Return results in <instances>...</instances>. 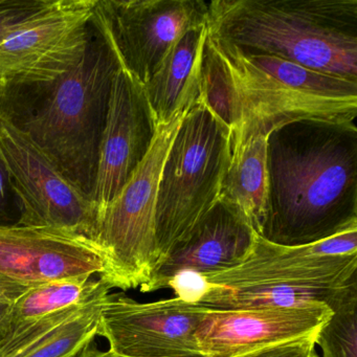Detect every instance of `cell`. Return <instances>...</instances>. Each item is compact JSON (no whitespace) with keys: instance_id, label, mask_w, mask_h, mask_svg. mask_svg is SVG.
<instances>
[{"instance_id":"cell-26","label":"cell","mask_w":357,"mask_h":357,"mask_svg":"<svg viewBox=\"0 0 357 357\" xmlns=\"http://www.w3.org/2000/svg\"><path fill=\"white\" fill-rule=\"evenodd\" d=\"M30 288L31 286L14 281L0 273V300L15 302Z\"/></svg>"},{"instance_id":"cell-5","label":"cell","mask_w":357,"mask_h":357,"mask_svg":"<svg viewBox=\"0 0 357 357\" xmlns=\"http://www.w3.org/2000/svg\"><path fill=\"white\" fill-rule=\"evenodd\" d=\"M229 160V131L196 100L175 135L160 175L155 271L219 202Z\"/></svg>"},{"instance_id":"cell-13","label":"cell","mask_w":357,"mask_h":357,"mask_svg":"<svg viewBox=\"0 0 357 357\" xmlns=\"http://www.w3.org/2000/svg\"><path fill=\"white\" fill-rule=\"evenodd\" d=\"M97 0H49L0 43V82L49 70L89 40Z\"/></svg>"},{"instance_id":"cell-16","label":"cell","mask_w":357,"mask_h":357,"mask_svg":"<svg viewBox=\"0 0 357 357\" xmlns=\"http://www.w3.org/2000/svg\"><path fill=\"white\" fill-rule=\"evenodd\" d=\"M269 135L252 130L229 139V164L219 196V202L239 215L258 235L264 223L268 200Z\"/></svg>"},{"instance_id":"cell-11","label":"cell","mask_w":357,"mask_h":357,"mask_svg":"<svg viewBox=\"0 0 357 357\" xmlns=\"http://www.w3.org/2000/svg\"><path fill=\"white\" fill-rule=\"evenodd\" d=\"M155 130L143 85L121 66L112 80L91 197L98 225L108 204L145 158Z\"/></svg>"},{"instance_id":"cell-3","label":"cell","mask_w":357,"mask_h":357,"mask_svg":"<svg viewBox=\"0 0 357 357\" xmlns=\"http://www.w3.org/2000/svg\"><path fill=\"white\" fill-rule=\"evenodd\" d=\"M211 38L357 82V0H215Z\"/></svg>"},{"instance_id":"cell-22","label":"cell","mask_w":357,"mask_h":357,"mask_svg":"<svg viewBox=\"0 0 357 357\" xmlns=\"http://www.w3.org/2000/svg\"><path fill=\"white\" fill-rule=\"evenodd\" d=\"M315 344L321 357H357V298L334 309Z\"/></svg>"},{"instance_id":"cell-7","label":"cell","mask_w":357,"mask_h":357,"mask_svg":"<svg viewBox=\"0 0 357 357\" xmlns=\"http://www.w3.org/2000/svg\"><path fill=\"white\" fill-rule=\"evenodd\" d=\"M0 151L20 208L16 225L66 229L96 243L98 214L91 197L1 116Z\"/></svg>"},{"instance_id":"cell-17","label":"cell","mask_w":357,"mask_h":357,"mask_svg":"<svg viewBox=\"0 0 357 357\" xmlns=\"http://www.w3.org/2000/svg\"><path fill=\"white\" fill-rule=\"evenodd\" d=\"M357 298V277L344 282L312 284H242L217 286L206 284L196 304L213 309L289 308L324 304L332 311Z\"/></svg>"},{"instance_id":"cell-24","label":"cell","mask_w":357,"mask_h":357,"mask_svg":"<svg viewBox=\"0 0 357 357\" xmlns=\"http://www.w3.org/2000/svg\"><path fill=\"white\" fill-rule=\"evenodd\" d=\"M317 335L267 347L239 357H319L315 344Z\"/></svg>"},{"instance_id":"cell-10","label":"cell","mask_w":357,"mask_h":357,"mask_svg":"<svg viewBox=\"0 0 357 357\" xmlns=\"http://www.w3.org/2000/svg\"><path fill=\"white\" fill-rule=\"evenodd\" d=\"M202 277L217 286L348 281L357 277V227L300 246L279 245L258 235L242 264Z\"/></svg>"},{"instance_id":"cell-27","label":"cell","mask_w":357,"mask_h":357,"mask_svg":"<svg viewBox=\"0 0 357 357\" xmlns=\"http://www.w3.org/2000/svg\"><path fill=\"white\" fill-rule=\"evenodd\" d=\"M14 303L15 302L0 300V336L9 328Z\"/></svg>"},{"instance_id":"cell-8","label":"cell","mask_w":357,"mask_h":357,"mask_svg":"<svg viewBox=\"0 0 357 357\" xmlns=\"http://www.w3.org/2000/svg\"><path fill=\"white\" fill-rule=\"evenodd\" d=\"M202 0H97L93 20L121 66L145 85L190 29L206 24Z\"/></svg>"},{"instance_id":"cell-19","label":"cell","mask_w":357,"mask_h":357,"mask_svg":"<svg viewBox=\"0 0 357 357\" xmlns=\"http://www.w3.org/2000/svg\"><path fill=\"white\" fill-rule=\"evenodd\" d=\"M110 289V286L100 278L99 280H91V277L56 280L34 286L14 303L9 328L50 313L84 304L109 294Z\"/></svg>"},{"instance_id":"cell-18","label":"cell","mask_w":357,"mask_h":357,"mask_svg":"<svg viewBox=\"0 0 357 357\" xmlns=\"http://www.w3.org/2000/svg\"><path fill=\"white\" fill-rule=\"evenodd\" d=\"M208 38L206 24L190 29L143 85L155 126L169 122L199 97L200 66Z\"/></svg>"},{"instance_id":"cell-25","label":"cell","mask_w":357,"mask_h":357,"mask_svg":"<svg viewBox=\"0 0 357 357\" xmlns=\"http://www.w3.org/2000/svg\"><path fill=\"white\" fill-rule=\"evenodd\" d=\"M13 202L18 206L7 164L0 151V227H6L3 222L9 220Z\"/></svg>"},{"instance_id":"cell-4","label":"cell","mask_w":357,"mask_h":357,"mask_svg":"<svg viewBox=\"0 0 357 357\" xmlns=\"http://www.w3.org/2000/svg\"><path fill=\"white\" fill-rule=\"evenodd\" d=\"M208 39L225 62L233 89L236 124L229 139L252 130L271 133L303 121L356 127V81Z\"/></svg>"},{"instance_id":"cell-12","label":"cell","mask_w":357,"mask_h":357,"mask_svg":"<svg viewBox=\"0 0 357 357\" xmlns=\"http://www.w3.org/2000/svg\"><path fill=\"white\" fill-rule=\"evenodd\" d=\"M333 311L324 304L289 308H208L195 333L202 357H239L317 335Z\"/></svg>"},{"instance_id":"cell-1","label":"cell","mask_w":357,"mask_h":357,"mask_svg":"<svg viewBox=\"0 0 357 357\" xmlns=\"http://www.w3.org/2000/svg\"><path fill=\"white\" fill-rule=\"evenodd\" d=\"M91 24L86 47L74 59L49 72L0 82V116L89 197L112 80L121 68L93 18Z\"/></svg>"},{"instance_id":"cell-20","label":"cell","mask_w":357,"mask_h":357,"mask_svg":"<svg viewBox=\"0 0 357 357\" xmlns=\"http://www.w3.org/2000/svg\"><path fill=\"white\" fill-rule=\"evenodd\" d=\"M107 294L82 305L74 314L8 357H78L98 335Z\"/></svg>"},{"instance_id":"cell-2","label":"cell","mask_w":357,"mask_h":357,"mask_svg":"<svg viewBox=\"0 0 357 357\" xmlns=\"http://www.w3.org/2000/svg\"><path fill=\"white\" fill-rule=\"evenodd\" d=\"M268 200L260 237L315 243L357 227V129L290 123L267 141Z\"/></svg>"},{"instance_id":"cell-28","label":"cell","mask_w":357,"mask_h":357,"mask_svg":"<svg viewBox=\"0 0 357 357\" xmlns=\"http://www.w3.org/2000/svg\"><path fill=\"white\" fill-rule=\"evenodd\" d=\"M78 357H127L123 356V355L116 354V353L112 352V351H101L98 349L93 342H91L89 346H87L82 352L80 353Z\"/></svg>"},{"instance_id":"cell-23","label":"cell","mask_w":357,"mask_h":357,"mask_svg":"<svg viewBox=\"0 0 357 357\" xmlns=\"http://www.w3.org/2000/svg\"><path fill=\"white\" fill-rule=\"evenodd\" d=\"M49 0H0V43L15 32L24 20L45 7Z\"/></svg>"},{"instance_id":"cell-9","label":"cell","mask_w":357,"mask_h":357,"mask_svg":"<svg viewBox=\"0 0 357 357\" xmlns=\"http://www.w3.org/2000/svg\"><path fill=\"white\" fill-rule=\"evenodd\" d=\"M208 307L179 298L139 303L108 294L98 335L127 357H202L195 333Z\"/></svg>"},{"instance_id":"cell-21","label":"cell","mask_w":357,"mask_h":357,"mask_svg":"<svg viewBox=\"0 0 357 357\" xmlns=\"http://www.w3.org/2000/svg\"><path fill=\"white\" fill-rule=\"evenodd\" d=\"M198 99L231 135L236 124L233 89L225 62L208 37L202 53Z\"/></svg>"},{"instance_id":"cell-15","label":"cell","mask_w":357,"mask_h":357,"mask_svg":"<svg viewBox=\"0 0 357 357\" xmlns=\"http://www.w3.org/2000/svg\"><path fill=\"white\" fill-rule=\"evenodd\" d=\"M257 236L239 215L218 202L189 236L174 246L141 291L168 288L173 277L185 271L208 275L234 268L250 256Z\"/></svg>"},{"instance_id":"cell-14","label":"cell","mask_w":357,"mask_h":357,"mask_svg":"<svg viewBox=\"0 0 357 357\" xmlns=\"http://www.w3.org/2000/svg\"><path fill=\"white\" fill-rule=\"evenodd\" d=\"M0 273L34 286L79 277H101L104 260L93 240L53 227H0Z\"/></svg>"},{"instance_id":"cell-6","label":"cell","mask_w":357,"mask_h":357,"mask_svg":"<svg viewBox=\"0 0 357 357\" xmlns=\"http://www.w3.org/2000/svg\"><path fill=\"white\" fill-rule=\"evenodd\" d=\"M191 107L181 108L169 122L156 126L145 158L100 219L96 237V245L104 260L100 279L110 288H141L155 271L160 175L175 135Z\"/></svg>"}]
</instances>
